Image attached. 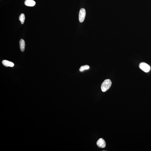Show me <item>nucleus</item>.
<instances>
[{
    "label": "nucleus",
    "instance_id": "1",
    "mask_svg": "<svg viewBox=\"0 0 151 151\" xmlns=\"http://www.w3.org/2000/svg\"><path fill=\"white\" fill-rule=\"evenodd\" d=\"M112 82L109 79H106L103 82L101 86V89L102 92L106 91L110 88Z\"/></svg>",
    "mask_w": 151,
    "mask_h": 151
},
{
    "label": "nucleus",
    "instance_id": "2",
    "mask_svg": "<svg viewBox=\"0 0 151 151\" xmlns=\"http://www.w3.org/2000/svg\"><path fill=\"white\" fill-rule=\"evenodd\" d=\"M139 67L141 69L146 73L148 72L151 69L150 66L145 63H140L139 65Z\"/></svg>",
    "mask_w": 151,
    "mask_h": 151
},
{
    "label": "nucleus",
    "instance_id": "3",
    "mask_svg": "<svg viewBox=\"0 0 151 151\" xmlns=\"http://www.w3.org/2000/svg\"><path fill=\"white\" fill-rule=\"evenodd\" d=\"M86 11L84 8H82L80 9L79 13V20L81 23H82L84 20L85 16Z\"/></svg>",
    "mask_w": 151,
    "mask_h": 151
},
{
    "label": "nucleus",
    "instance_id": "4",
    "mask_svg": "<svg viewBox=\"0 0 151 151\" xmlns=\"http://www.w3.org/2000/svg\"><path fill=\"white\" fill-rule=\"evenodd\" d=\"M97 144L98 146L100 148H104L106 146L105 141L102 138L99 139L97 141Z\"/></svg>",
    "mask_w": 151,
    "mask_h": 151
},
{
    "label": "nucleus",
    "instance_id": "5",
    "mask_svg": "<svg viewBox=\"0 0 151 151\" xmlns=\"http://www.w3.org/2000/svg\"><path fill=\"white\" fill-rule=\"evenodd\" d=\"M25 3L26 6H35L36 2L33 0H26Z\"/></svg>",
    "mask_w": 151,
    "mask_h": 151
},
{
    "label": "nucleus",
    "instance_id": "6",
    "mask_svg": "<svg viewBox=\"0 0 151 151\" xmlns=\"http://www.w3.org/2000/svg\"><path fill=\"white\" fill-rule=\"evenodd\" d=\"M2 63L4 66L6 67H13L14 65L13 63L6 60L3 61Z\"/></svg>",
    "mask_w": 151,
    "mask_h": 151
},
{
    "label": "nucleus",
    "instance_id": "7",
    "mask_svg": "<svg viewBox=\"0 0 151 151\" xmlns=\"http://www.w3.org/2000/svg\"><path fill=\"white\" fill-rule=\"evenodd\" d=\"M20 50L23 52L25 50V43L24 40L23 39H20Z\"/></svg>",
    "mask_w": 151,
    "mask_h": 151
},
{
    "label": "nucleus",
    "instance_id": "8",
    "mask_svg": "<svg viewBox=\"0 0 151 151\" xmlns=\"http://www.w3.org/2000/svg\"><path fill=\"white\" fill-rule=\"evenodd\" d=\"M25 19V17L24 14L22 13L20 14L19 17V20L22 24H23L24 23Z\"/></svg>",
    "mask_w": 151,
    "mask_h": 151
},
{
    "label": "nucleus",
    "instance_id": "9",
    "mask_svg": "<svg viewBox=\"0 0 151 151\" xmlns=\"http://www.w3.org/2000/svg\"><path fill=\"white\" fill-rule=\"evenodd\" d=\"M90 68V67L87 65H85V66H83L81 67L80 69V72H82L85 70H88Z\"/></svg>",
    "mask_w": 151,
    "mask_h": 151
}]
</instances>
